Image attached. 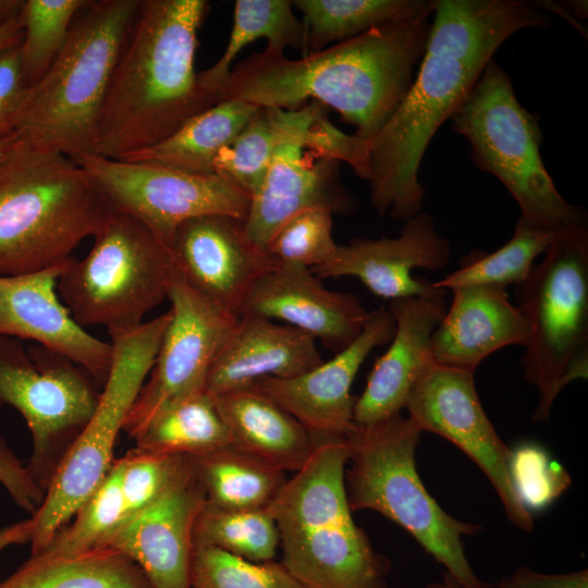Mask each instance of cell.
<instances>
[{
	"label": "cell",
	"mask_w": 588,
	"mask_h": 588,
	"mask_svg": "<svg viewBox=\"0 0 588 588\" xmlns=\"http://www.w3.org/2000/svg\"><path fill=\"white\" fill-rule=\"evenodd\" d=\"M537 0H438L420 68L404 99L369 142L370 204L380 216L420 212L422 157L455 113L494 52L524 28L546 27Z\"/></svg>",
	"instance_id": "obj_1"
},
{
	"label": "cell",
	"mask_w": 588,
	"mask_h": 588,
	"mask_svg": "<svg viewBox=\"0 0 588 588\" xmlns=\"http://www.w3.org/2000/svg\"><path fill=\"white\" fill-rule=\"evenodd\" d=\"M433 12L381 24L301 59L267 49L252 53L231 70L222 100L286 111L316 101L354 125L353 135L370 142L414 81Z\"/></svg>",
	"instance_id": "obj_2"
},
{
	"label": "cell",
	"mask_w": 588,
	"mask_h": 588,
	"mask_svg": "<svg viewBox=\"0 0 588 588\" xmlns=\"http://www.w3.org/2000/svg\"><path fill=\"white\" fill-rule=\"evenodd\" d=\"M206 0H140L100 110L90 155L120 160L221 101L195 71Z\"/></svg>",
	"instance_id": "obj_3"
},
{
	"label": "cell",
	"mask_w": 588,
	"mask_h": 588,
	"mask_svg": "<svg viewBox=\"0 0 588 588\" xmlns=\"http://www.w3.org/2000/svg\"><path fill=\"white\" fill-rule=\"evenodd\" d=\"M305 465L267 507L280 536L281 564L305 588H389V561L354 522L344 475V437H310Z\"/></svg>",
	"instance_id": "obj_4"
},
{
	"label": "cell",
	"mask_w": 588,
	"mask_h": 588,
	"mask_svg": "<svg viewBox=\"0 0 588 588\" xmlns=\"http://www.w3.org/2000/svg\"><path fill=\"white\" fill-rule=\"evenodd\" d=\"M113 212L81 164L60 151L17 139L0 160V275L69 261Z\"/></svg>",
	"instance_id": "obj_5"
},
{
	"label": "cell",
	"mask_w": 588,
	"mask_h": 588,
	"mask_svg": "<svg viewBox=\"0 0 588 588\" xmlns=\"http://www.w3.org/2000/svg\"><path fill=\"white\" fill-rule=\"evenodd\" d=\"M140 0H91L62 50L29 87L14 136L70 158L90 155L97 120Z\"/></svg>",
	"instance_id": "obj_6"
},
{
	"label": "cell",
	"mask_w": 588,
	"mask_h": 588,
	"mask_svg": "<svg viewBox=\"0 0 588 588\" xmlns=\"http://www.w3.org/2000/svg\"><path fill=\"white\" fill-rule=\"evenodd\" d=\"M421 431L400 413L345 436L350 467L344 486L352 512L372 510L405 529L462 588H489L473 571L463 537L481 527L449 515L429 494L416 469Z\"/></svg>",
	"instance_id": "obj_7"
},
{
	"label": "cell",
	"mask_w": 588,
	"mask_h": 588,
	"mask_svg": "<svg viewBox=\"0 0 588 588\" xmlns=\"http://www.w3.org/2000/svg\"><path fill=\"white\" fill-rule=\"evenodd\" d=\"M529 335L524 379L538 392L534 421H546L560 392L588 376V229L566 225L525 281L515 286Z\"/></svg>",
	"instance_id": "obj_8"
},
{
	"label": "cell",
	"mask_w": 588,
	"mask_h": 588,
	"mask_svg": "<svg viewBox=\"0 0 588 588\" xmlns=\"http://www.w3.org/2000/svg\"><path fill=\"white\" fill-rule=\"evenodd\" d=\"M450 120L469 143L475 166L499 179L517 203L520 220L549 232L586 223L584 210L563 198L543 164L538 117L519 103L494 59Z\"/></svg>",
	"instance_id": "obj_9"
},
{
	"label": "cell",
	"mask_w": 588,
	"mask_h": 588,
	"mask_svg": "<svg viewBox=\"0 0 588 588\" xmlns=\"http://www.w3.org/2000/svg\"><path fill=\"white\" fill-rule=\"evenodd\" d=\"M81 260L72 259L57 290L81 327L103 326L110 338L143 323L168 298L171 255L136 219L113 212Z\"/></svg>",
	"instance_id": "obj_10"
},
{
	"label": "cell",
	"mask_w": 588,
	"mask_h": 588,
	"mask_svg": "<svg viewBox=\"0 0 588 588\" xmlns=\"http://www.w3.org/2000/svg\"><path fill=\"white\" fill-rule=\"evenodd\" d=\"M170 321L167 311L111 338L112 360L97 406L30 516V554L42 550L89 498L115 460L114 445Z\"/></svg>",
	"instance_id": "obj_11"
},
{
	"label": "cell",
	"mask_w": 588,
	"mask_h": 588,
	"mask_svg": "<svg viewBox=\"0 0 588 588\" xmlns=\"http://www.w3.org/2000/svg\"><path fill=\"white\" fill-rule=\"evenodd\" d=\"M97 385L70 358L0 335V407L12 406L26 421L33 442L26 466L45 493L97 406Z\"/></svg>",
	"instance_id": "obj_12"
},
{
	"label": "cell",
	"mask_w": 588,
	"mask_h": 588,
	"mask_svg": "<svg viewBox=\"0 0 588 588\" xmlns=\"http://www.w3.org/2000/svg\"><path fill=\"white\" fill-rule=\"evenodd\" d=\"M97 182L113 211L142 223L167 248L185 221L223 215L245 221L250 197L217 173L195 174L95 155L72 158Z\"/></svg>",
	"instance_id": "obj_13"
},
{
	"label": "cell",
	"mask_w": 588,
	"mask_h": 588,
	"mask_svg": "<svg viewBox=\"0 0 588 588\" xmlns=\"http://www.w3.org/2000/svg\"><path fill=\"white\" fill-rule=\"evenodd\" d=\"M404 408L421 432L437 433L462 450L491 482L509 520L532 531V516L511 476L512 451L480 403L474 373L431 360L412 387Z\"/></svg>",
	"instance_id": "obj_14"
},
{
	"label": "cell",
	"mask_w": 588,
	"mask_h": 588,
	"mask_svg": "<svg viewBox=\"0 0 588 588\" xmlns=\"http://www.w3.org/2000/svg\"><path fill=\"white\" fill-rule=\"evenodd\" d=\"M170 321L154 366L125 421L130 438L166 406L205 391L208 371L238 317L193 291L174 271L168 292Z\"/></svg>",
	"instance_id": "obj_15"
},
{
	"label": "cell",
	"mask_w": 588,
	"mask_h": 588,
	"mask_svg": "<svg viewBox=\"0 0 588 588\" xmlns=\"http://www.w3.org/2000/svg\"><path fill=\"white\" fill-rule=\"evenodd\" d=\"M324 109L316 101L296 110L279 109L283 139L250 196L244 221L247 235L260 247L305 209L322 207L333 215H352L358 208L356 197L340 181L341 162L320 158L304 145L309 125Z\"/></svg>",
	"instance_id": "obj_16"
},
{
	"label": "cell",
	"mask_w": 588,
	"mask_h": 588,
	"mask_svg": "<svg viewBox=\"0 0 588 588\" xmlns=\"http://www.w3.org/2000/svg\"><path fill=\"white\" fill-rule=\"evenodd\" d=\"M168 250L175 273L193 291L236 316L255 284L280 265L249 238L244 221L223 215L183 222Z\"/></svg>",
	"instance_id": "obj_17"
},
{
	"label": "cell",
	"mask_w": 588,
	"mask_h": 588,
	"mask_svg": "<svg viewBox=\"0 0 588 588\" xmlns=\"http://www.w3.org/2000/svg\"><path fill=\"white\" fill-rule=\"evenodd\" d=\"M395 331L389 308L369 313L359 336L314 369L289 379L262 378L261 391L287 411L311 437H345L354 427L352 383L368 355Z\"/></svg>",
	"instance_id": "obj_18"
},
{
	"label": "cell",
	"mask_w": 588,
	"mask_h": 588,
	"mask_svg": "<svg viewBox=\"0 0 588 588\" xmlns=\"http://www.w3.org/2000/svg\"><path fill=\"white\" fill-rule=\"evenodd\" d=\"M450 258V243L432 217L418 212L404 220L396 237L353 238L311 271L319 279L357 278L372 294L394 301L437 292L432 282L414 278L412 271L442 269Z\"/></svg>",
	"instance_id": "obj_19"
},
{
	"label": "cell",
	"mask_w": 588,
	"mask_h": 588,
	"mask_svg": "<svg viewBox=\"0 0 588 588\" xmlns=\"http://www.w3.org/2000/svg\"><path fill=\"white\" fill-rule=\"evenodd\" d=\"M72 259L36 272L0 275V335L33 340L65 356L102 387L111 367L112 344L76 323L57 290Z\"/></svg>",
	"instance_id": "obj_20"
},
{
	"label": "cell",
	"mask_w": 588,
	"mask_h": 588,
	"mask_svg": "<svg viewBox=\"0 0 588 588\" xmlns=\"http://www.w3.org/2000/svg\"><path fill=\"white\" fill-rule=\"evenodd\" d=\"M206 501L189 470L159 500L125 517L102 541L144 572L152 588H192L193 528Z\"/></svg>",
	"instance_id": "obj_21"
},
{
	"label": "cell",
	"mask_w": 588,
	"mask_h": 588,
	"mask_svg": "<svg viewBox=\"0 0 588 588\" xmlns=\"http://www.w3.org/2000/svg\"><path fill=\"white\" fill-rule=\"evenodd\" d=\"M369 313L356 295L327 289L310 268L280 264L255 284L240 316L284 321L336 354L359 336Z\"/></svg>",
	"instance_id": "obj_22"
},
{
	"label": "cell",
	"mask_w": 588,
	"mask_h": 588,
	"mask_svg": "<svg viewBox=\"0 0 588 588\" xmlns=\"http://www.w3.org/2000/svg\"><path fill=\"white\" fill-rule=\"evenodd\" d=\"M446 291L390 301L395 331L375 363L363 393L356 397L353 421L370 425L399 414L424 368L432 360L431 336L446 309Z\"/></svg>",
	"instance_id": "obj_23"
},
{
	"label": "cell",
	"mask_w": 588,
	"mask_h": 588,
	"mask_svg": "<svg viewBox=\"0 0 588 588\" xmlns=\"http://www.w3.org/2000/svg\"><path fill=\"white\" fill-rule=\"evenodd\" d=\"M452 292V304L431 336L433 363L474 373L495 351L525 344L529 328L506 287L467 285Z\"/></svg>",
	"instance_id": "obj_24"
},
{
	"label": "cell",
	"mask_w": 588,
	"mask_h": 588,
	"mask_svg": "<svg viewBox=\"0 0 588 588\" xmlns=\"http://www.w3.org/2000/svg\"><path fill=\"white\" fill-rule=\"evenodd\" d=\"M322 362L317 342L305 332L260 316L241 315L208 371L205 391L215 396L262 378H294Z\"/></svg>",
	"instance_id": "obj_25"
},
{
	"label": "cell",
	"mask_w": 588,
	"mask_h": 588,
	"mask_svg": "<svg viewBox=\"0 0 588 588\" xmlns=\"http://www.w3.org/2000/svg\"><path fill=\"white\" fill-rule=\"evenodd\" d=\"M212 397L235 449L283 473L305 465L313 451L310 434L257 385Z\"/></svg>",
	"instance_id": "obj_26"
},
{
	"label": "cell",
	"mask_w": 588,
	"mask_h": 588,
	"mask_svg": "<svg viewBox=\"0 0 588 588\" xmlns=\"http://www.w3.org/2000/svg\"><path fill=\"white\" fill-rule=\"evenodd\" d=\"M257 109L240 99H223L193 117L162 142L120 160L213 174L218 154L236 137Z\"/></svg>",
	"instance_id": "obj_27"
},
{
	"label": "cell",
	"mask_w": 588,
	"mask_h": 588,
	"mask_svg": "<svg viewBox=\"0 0 588 588\" xmlns=\"http://www.w3.org/2000/svg\"><path fill=\"white\" fill-rule=\"evenodd\" d=\"M0 588H152L121 551L99 546L65 555L30 554Z\"/></svg>",
	"instance_id": "obj_28"
},
{
	"label": "cell",
	"mask_w": 588,
	"mask_h": 588,
	"mask_svg": "<svg viewBox=\"0 0 588 588\" xmlns=\"http://www.w3.org/2000/svg\"><path fill=\"white\" fill-rule=\"evenodd\" d=\"M188 460L206 501L225 510H266L287 480L283 471L231 444Z\"/></svg>",
	"instance_id": "obj_29"
},
{
	"label": "cell",
	"mask_w": 588,
	"mask_h": 588,
	"mask_svg": "<svg viewBox=\"0 0 588 588\" xmlns=\"http://www.w3.org/2000/svg\"><path fill=\"white\" fill-rule=\"evenodd\" d=\"M438 0H294L304 14L305 54L381 24L433 12Z\"/></svg>",
	"instance_id": "obj_30"
},
{
	"label": "cell",
	"mask_w": 588,
	"mask_h": 588,
	"mask_svg": "<svg viewBox=\"0 0 588 588\" xmlns=\"http://www.w3.org/2000/svg\"><path fill=\"white\" fill-rule=\"evenodd\" d=\"M135 448L161 454L199 455L231 444L213 397L201 391L157 413L136 436Z\"/></svg>",
	"instance_id": "obj_31"
},
{
	"label": "cell",
	"mask_w": 588,
	"mask_h": 588,
	"mask_svg": "<svg viewBox=\"0 0 588 588\" xmlns=\"http://www.w3.org/2000/svg\"><path fill=\"white\" fill-rule=\"evenodd\" d=\"M292 7L289 0H236L225 50L213 65L199 72L201 82L221 97L232 62L248 44L260 38L267 40L269 51L284 53L286 48H292L304 56V24L294 15Z\"/></svg>",
	"instance_id": "obj_32"
},
{
	"label": "cell",
	"mask_w": 588,
	"mask_h": 588,
	"mask_svg": "<svg viewBox=\"0 0 588 588\" xmlns=\"http://www.w3.org/2000/svg\"><path fill=\"white\" fill-rule=\"evenodd\" d=\"M553 234L518 219L512 237L503 246L492 253L471 252L456 270L432 285L446 292L467 285H517L527 279L536 258L543 255Z\"/></svg>",
	"instance_id": "obj_33"
},
{
	"label": "cell",
	"mask_w": 588,
	"mask_h": 588,
	"mask_svg": "<svg viewBox=\"0 0 588 588\" xmlns=\"http://www.w3.org/2000/svg\"><path fill=\"white\" fill-rule=\"evenodd\" d=\"M195 547H210L253 562L272 561L280 547L277 524L268 510H225L208 501L193 528Z\"/></svg>",
	"instance_id": "obj_34"
},
{
	"label": "cell",
	"mask_w": 588,
	"mask_h": 588,
	"mask_svg": "<svg viewBox=\"0 0 588 588\" xmlns=\"http://www.w3.org/2000/svg\"><path fill=\"white\" fill-rule=\"evenodd\" d=\"M89 0H24L21 69L32 87L47 73L65 45L77 13Z\"/></svg>",
	"instance_id": "obj_35"
},
{
	"label": "cell",
	"mask_w": 588,
	"mask_h": 588,
	"mask_svg": "<svg viewBox=\"0 0 588 588\" xmlns=\"http://www.w3.org/2000/svg\"><path fill=\"white\" fill-rule=\"evenodd\" d=\"M125 517L120 467L114 460L105 478L73 517L42 550L33 554H75L99 547Z\"/></svg>",
	"instance_id": "obj_36"
},
{
	"label": "cell",
	"mask_w": 588,
	"mask_h": 588,
	"mask_svg": "<svg viewBox=\"0 0 588 588\" xmlns=\"http://www.w3.org/2000/svg\"><path fill=\"white\" fill-rule=\"evenodd\" d=\"M282 139L278 109L258 107L236 137L218 154L215 173L250 197Z\"/></svg>",
	"instance_id": "obj_37"
},
{
	"label": "cell",
	"mask_w": 588,
	"mask_h": 588,
	"mask_svg": "<svg viewBox=\"0 0 588 588\" xmlns=\"http://www.w3.org/2000/svg\"><path fill=\"white\" fill-rule=\"evenodd\" d=\"M192 588H305L281 564L253 562L210 547H195Z\"/></svg>",
	"instance_id": "obj_38"
},
{
	"label": "cell",
	"mask_w": 588,
	"mask_h": 588,
	"mask_svg": "<svg viewBox=\"0 0 588 588\" xmlns=\"http://www.w3.org/2000/svg\"><path fill=\"white\" fill-rule=\"evenodd\" d=\"M117 461L126 517L159 500L189 470L186 455L152 453L137 448Z\"/></svg>",
	"instance_id": "obj_39"
},
{
	"label": "cell",
	"mask_w": 588,
	"mask_h": 588,
	"mask_svg": "<svg viewBox=\"0 0 588 588\" xmlns=\"http://www.w3.org/2000/svg\"><path fill=\"white\" fill-rule=\"evenodd\" d=\"M332 217L327 208L305 209L285 221L265 248L279 264L318 267L329 260L338 247L332 235Z\"/></svg>",
	"instance_id": "obj_40"
},
{
	"label": "cell",
	"mask_w": 588,
	"mask_h": 588,
	"mask_svg": "<svg viewBox=\"0 0 588 588\" xmlns=\"http://www.w3.org/2000/svg\"><path fill=\"white\" fill-rule=\"evenodd\" d=\"M511 476L517 493L528 510L541 509L567 488L569 476L566 471L551 467L541 449L534 445L520 446L512 452ZM529 511V510H528Z\"/></svg>",
	"instance_id": "obj_41"
},
{
	"label": "cell",
	"mask_w": 588,
	"mask_h": 588,
	"mask_svg": "<svg viewBox=\"0 0 588 588\" xmlns=\"http://www.w3.org/2000/svg\"><path fill=\"white\" fill-rule=\"evenodd\" d=\"M21 41L0 50V138L14 135L29 89L22 76Z\"/></svg>",
	"instance_id": "obj_42"
},
{
	"label": "cell",
	"mask_w": 588,
	"mask_h": 588,
	"mask_svg": "<svg viewBox=\"0 0 588 588\" xmlns=\"http://www.w3.org/2000/svg\"><path fill=\"white\" fill-rule=\"evenodd\" d=\"M0 483L12 501L30 516L38 510L45 491L34 481L27 466L0 437Z\"/></svg>",
	"instance_id": "obj_43"
},
{
	"label": "cell",
	"mask_w": 588,
	"mask_h": 588,
	"mask_svg": "<svg viewBox=\"0 0 588 588\" xmlns=\"http://www.w3.org/2000/svg\"><path fill=\"white\" fill-rule=\"evenodd\" d=\"M498 588H588V571L567 574H544L520 566L511 576L503 577Z\"/></svg>",
	"instance_id": "obj_44"
},
{
	"label": "cell",
	"mask_w": 588,
	"mask_h": 588,
	"mask_svg": "<svg viewBox=\"0 0 588 588\" xmlns=\"http://www.w3.org/2000/svg\"><path fill=\"white\" fill-rule=\"evenodd\" d=\"M30 529V518L0 528V553L11 546L29 542Z\"/></svg>",
	"instance_id": "obj_45"
},
{
	"label": "cell",
	"mask_w": 588,
	"mask_h": 588,
	"mask_svg": "<svg viewBox=\"0 0 588 588\" xmlns=\"http://www.w3.org/2000/svg\"><path fill=\"white\" fill-rule=\"evenodd\" d=\"M21 15L0 26V50L17 44L23 38Z\"/></svg>",
	"instance_id": "obj_46"
},
{
	"label": "cell",
	"mask_w": 588,
	"mask_h": 588,
	"mask_svg": "<svg viewBox=\"0 0 588 588\" xmlns=\"http://www.w3.org/2000/svg\"><path fill=\"white\" fill-rule=\"evenodd\" d=\"M24 0H0V26L21 15Z\"/></svg>",
	"instance_id": "obj_47"
},
{
	"label": "cell",
	"mask_w": 588,
	"mask_h": 588,
	"mask_svg": "<svg viewBox=\"0 0 588 588\" xmlns=\"http://www.w3.org/2000/svg\"><path fill=\"white\" fill-rule=\"evenodd\" d=\"M573 19H586L588 5L585 0H566L558 2Z\"/></svg>",
	"instance_id": "obj_48"
},
{
	"label": "cell",
	"mask_w": 588,
	"mask_h": 588,
	"mask_svg": "<svg viewBox=\"0 0 588 588\" xmlns=\"http://www.w3.org/2000/svg\"><path fill=\"white\" fill-rule=\"evenodd\" d=\"M426 588H462L457 581L444 571L442 578L439 581L430 583Z\"/></svg>",
	"instance_id": "obj_49"
},
{
	"label": "cell",
	"mask_w": 588,
	"mask_h": 588,
	"mask_svg": "<svg viewBox=\"0 0 588 588\" xmlns=\"http://www.w3.org/2000/svg\"><path fill=\"white\" fill-rule=\"evenodd\" d=\"M16 143L17 138L14 135L0 138V160L13 148Z\"/></svg>",
	"instance_id": "obj_50"
}]
</instances>
